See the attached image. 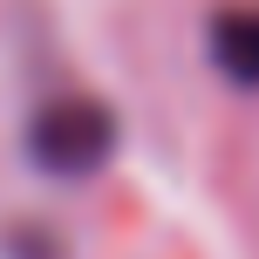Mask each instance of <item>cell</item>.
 Instances as JSON below:
<instances>
[{
  "label": "cell",
  "mask_w": 259,
  "mask_h": 259,
  "mask_svg": "<svg viewBox=\"0 0 259 259\" xmlns=\"http://www.w3.org/2000/svg\"><path fill=\"white\" fill-rule=\"evenodd\" d=\"M109 150H116V123H109L103 103L68 96V103L41 109V123H34V164H48L55 178H82V170H96Z\"/></svg>",
  "instance_id": "6da1fadb"
},
{
  "label": "cell",
  "mask_w": 259,
  "mask_h": 259,
  "mask_svg": "<svg viewBox=\"0 0 259 259\" xmlns=\"http://www.w3.org/2000/svg\"><path fill=\"white\" fill-rule=\"evenodd\" d=\"M211 62L239 89H259V14H219L211 21Z\"/></svg>",
  "instance_id": "7a4b0ae2"
}]
</instances>
